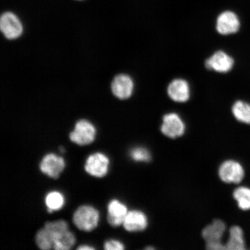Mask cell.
I'll use <instances>...</instances> for the list:
<instances>
[{"label":"cell","instance_id":"cell-1","mask_svg":"<svg viewBox=\"0 0 250 250\" xmlns=\"http://www.w3.org/2000/svg\"><path fill=\"white\" fill-rule=\"evenodd\" d=\"M99 212L90 205H82L75 211L73 217V223L80 230L91 232L98 226Z\"/></svg>","mask_w":250,"mask_h":250},{"label":"cell","instance_id":"cell-2","mask_svg":"<svg viewBox=\"0 0 250 250\" xmlns=\"http://www.w3.org/2000/svg\"><path fill=\"white\" fill-rule=\"evenodd\" d=\"M219 177L227 184H239L245 179L246 172L243 165L234 159L223 162L219 168Z\"/></svg>","mask_w":250,"mask_h":250},{"label":"cell","instance_id":"cell-3","mask_svg":"<svg viewBox=\"0 0 250 250\" xmlns=\"http://www.w3.org/2000/svg\"><path fill=\"white\" fill-rule=\"evenodd\" d=\"M96 135L95 126L89 121L82 120L78 121L75 125L74 130L70 134V139L78 146H85L92 144Z\"/></svg>","mask_w":250,"mask_h":250},{"label":"cell","instance_id":"cell-4","mask_svg":"<svg viewBox=\"0 0 250 250\" xmlns=\"http://www.w3.org/2000/svg\"><path fill=\"white\" fill-rule=\"evenodd\" d=\"M109 160L108 156L102 152H95L88 156L85 164L87 174L96 178H103L108 172Z\"/></svg>","mask_w":250,"mask_h":250},{"label":"cell","instance_id":"cell-5","mask_svg":"<svg viewBox=\"0 0 250 250\" xmlns=\"http://www.w3.org/2000/svg\"><path fill=\"white\" fill-rule=\"evenodd\" d=\"M65 167L64 159L54 153H49L43 156L40 164L41 171L54 179H58Z\"/></svg>","mask_w":250,"mask_h":250},{"label":"cell","instance_id":"cell-6","mask_svg":"<svg viewBox=\"0 0 250 250\" xmlns=\"http://www.w3.org/2000/svg\"><path fill=\"white\" fill-rule=\"evenodd\" d=\"M161 130L166 136L175 139L183 135L186 125L179 115L172 112L164 115Z\"/></svg>","mask_w":250,"mask_h":250},{"label":"cell","instance_id":"cell-7","mask_svg":"<svg viewBox=\"0 0 250 250\" xmlns=\"http://www.w3.org/2000/svg\"><path fill=\"white\" fill-rule=\"evenodd\" d=\"M0 28L6 38L14 40L20 37L23 32L22 24L19 18L12 12L3 14L0 20Z\"/></svg>","mask_w":250,"mask_h":250},{"label":"cell","instance_id":"cell-8","mask_svg":"<svg viewBox=\"0 0 250 250\" xmlns=\"http://www.w3.org/2000/svg\"><path fill=\"white\" fill-rule=\"evenodd\" d=\"M233 65V58L223 51L215 52L205 62V66L207 69L220 73H228L232 70Z\"/></svg>","mask_w":250,"mask_h":250},{"label":"cell","instance_id":"cell-9","mask_svg":"<svg viewBox=\"0 0 250 250\" xmlns=\"http://www.w3.org/2000/svg\"><path fill=\"white\" fill-rule=\"evenodd\" d=\"M240 27V21L236 14L232 11H225L218 16L216 29L221 35L236 33Z\"/></svg>","mask_w":250,"mask_h":250},{"label":"cell","instance_id":"cell-10","mask_svg":"<svg viewBox=\"0 0 250 250\" xmlns=\"http://www.w3.org/2000/svg\"><path fill=\"white\" fill-rule=\"evenodd\" d=\"M133 89V81L127 75H118L112 81V92L118 99L125 100L129 98L132 95Z\"/></svg>","mask_w":250,"mask_h":250},{"label":"cell","instance_id":"cell-11","mask_svg":"<svg viewBox=\"0 0 250 250\" xmlns=\"http://www.w3.org/2000/svg\"><path fill=\"white\" fill-rule=\"evenodd\" d=\"M107 221L111 226L118 227L123 225L128 212L126 206L117 199H112L107 206Z\"/></svg>","mask_w":250,"mask_h":250},{"label":"cell","instance_id":"cell-12","mask_svg":"<svg viewBox=\"0 0 250 250\" xmlns=\"http://www.w3.org/2000/svg\"><path fill=\"white\" fill-rule=\"evenodd\" d=\"M167 93L170 98L178 103L186 102L190 98V87L188 83L183 79L172 81L167 87Z\"/></svg>","mask_w":250,"mask_h":250},{"label":"cell","instance_id":"cell-13","mask_svg":"<svg viewBox=\"0 0 250 250\" xmlns=\"http://www.w3.org/2000/svg\"><path fill=\"white\" fill-rule=\"evenodd\" d=\"M125 230L128 232H139L146 229L148 226V218L143 212L139 210L128 211L124 223Z\"/></svg>","mask_w":250,"mask_h":250},{"label":"cell","instance_id":"cell-14","mask_svg":"<svg viewBox=\"0 0 250 250\" xmlns=\"http://www.w3.org/2000/svg\"><path fill=\"white\" fill-rule=\"evenodd\" d=\"M226 230V225L220 220H215L204 228L202 236L207 243L221 242Z\"/></svg>","mask_w":250,"mask_h":250},{"label":"cell","instance_id":"cell-15","mask_svg":"<svg viewBox=\"0 0 250 250\" xmlns=\"http://www.w3.org/2000/svg\"><path fill=\"white\" fill-rule=\"evenodd\" d=\"M228 250H245L247 249L245 234L241 227L233 226L229 230V238L226 245Z\"/></svg>","mask_w":250,"mask_h":250},{"label":"cell","instance_id":"cell-16","mask_svg":"<svg viewBox=\"0 0 250 250\" xmlns=\"http://www.w3.org/2000/svg\"><path fill=\"white\" fill-rule=\"evenodd\" d=\"M233 198L237 207L243 211L250 210V188L246 186L237 187L233 192Z\"/></svg>","mask_w":250,"mask_h":250},{"label":"cell","instance_id":"cell-17","mask_svg":"<svg viewBox=\"0 0 250 250\" xmlns=\"http://www.w3.org/2000/svg\"><path fill=\"white\" fill-rule=\"evenodd\" d=\"M47 211L52 213L55 211L60 210L65 204L64 196L58 190H52L47 193L45 198Z\"/></svg>","mask_w":250,"mask_h":250},{"label":"cell","instance_id":"cell-18","mask_svg":"<svg viewBox=\"0 0 250 250\" xmlns=\"http://www.w3.org/2000/svg\"><path fill=\"white\" fill-rule=\"evenodd\" d=\"M232 114L240 123L250 125V104L243 101H237L233 105Z\"/></svg>","mask_w":250,"mask_h":250},{"label":"cell","instance_id":"cell-19","mask_svg":"<svg viewBox=\"0 0 250 250\" xmlns=\"http://www.w3.org/2000/svg\"><path fill=\"white\" fill-rule=\"evenodd\" d=\"M76 242V236L69 229L61 234L56 239L54 245L56 250H68L74 246Z\"/></svg>","mask_w":250,"mask_h":250},{"label":"cell","instance_id":"cell-20","mask_svg":"<svg viewBox=\"0 0 250 250\" xmlns=\"http://www.w3.org/2000/svg\"><path fill=\"white\" fill-rule=\"evenodd\" d=\"M36 242L40 249L48 250L53 249V242L48 231L43 227L37 232Z\"/></svg>","mask_w":250,"mask_h":250},{"label":"cell","instance_id":"cell-21","mask_svg":"<svg viewBox=\"0 0 250 250\" xmlns=\"http://www.w3.org/2000/svg\"><path fill=\"white\" fill-rule=\"evenodd\" d=\"M130 156L134 161L139 162H148L151 158L148 150L140 146L131 149Z\"/></svg>","mask_w":250,"mask_h":250},{"label":"cell","instance_id":"cell-22","mask_svg":"<svg viewBox=\"0 0 250 250\" xmlns=\"http://www.w3.org/2000/svg\"><path fill=\"white\" fill-rule=\"evenodd\" d=\"M104 248L105 250H123L125 249L124 244L119 240L110 239L104 243Z\"/></svg>","mask_w":250,"mask_h":250},{"label":"cell","instance_id":"cell-23","mask_svg":"<svg viewBox=\"0 0 250 250\" xmlns=\"http://www.w3.org/2000/svg\"><path fill=\"white\" fill-rule=\"evenodd\" d=\"M206 249L210 250H227L226 245L221 242H213L206 243Z\"/></svg>","mask_w":250,"mask_h":250},{"label":"cell","instance_id":"cell-24","mask_svg":"<svg viewBox=\"0 0 250 250\" xmlns=\"http://www.w3.org/2000/svg\"><path fill=\"white\" fill-rule=\"evenodd\" d=\"M78 250H95L93 247L87 245H81L77 248Z\"/></svg>","mask_w":250,"mask_h":250},{"label":"cell","instance_id":"cell-25","mask_svg":"<svg viewBox=\"0 0 250 250\" xmlns=\"http://www.w3.org/2000/svg\"><path fill=\"white\" fill-rule=\"evenodd\" d=\"M60 150L62 152H63L65 151V150L63 149V148H61Z\"/></svg>","mask_w":250,"mask_h":250}]
</instances>
